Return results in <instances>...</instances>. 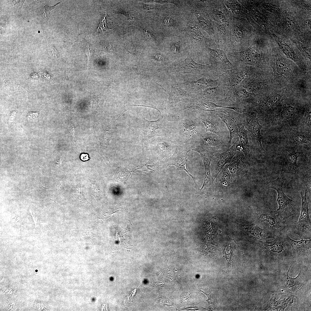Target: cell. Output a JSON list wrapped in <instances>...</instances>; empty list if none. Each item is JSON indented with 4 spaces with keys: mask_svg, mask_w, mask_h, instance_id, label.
Returning a JSON list of instances; mask_svg holds the SVG:
<instances>
[{
    "mask_svg": "<svg viewBox=\"0 0 311 311\" xmlns=\"http://www.w3.org/2000/svg\"><path fill=\"white\" fill-rule=\"evenodd\" d=\"M311 96L296 93L286 98L272 114L265 117L263 126L282 130L299 127Z\"/></svg>",
    "mask_w": 311,
    "mask_h": 311,
    "instance_id": "cell-1",
    "label": "cell"
},
{
    "mask_svg": "<svg viewBox=\"0 0 311 311\" xmlns=\"http://www.w3.org/2000/svg\"><path fill=\"white\" fill-rule=\"evenodd\" d=\"M168 122L171 135L168 137L176 145L186 144L191 147L205 132L204 125L198 117L179 119Z\"/></svg>",
    "mask_w": 311,
    "mask_h": 311,
    "instance_id": "cell-2",
    "label": "cell"
},
{
    "mask_svg": "<svg viewBox=\"0 0 311 311\" xmlns=\"http://www.w3.org/2000/svg\"><path fill=\"white\" fill-rule=\"evenodd\" d=\"M296 93H298L293 85L285 88L276 87L257 96L246 109L256 113L259 119H263L273 113L286 98Z\"/></svg>",
    "mask_w": 311,
    "mask_h": 311,
    "instance_id": "cell-3",
    "label": "cell"
},
{
    "mask_svg": "<svg viewBox=\"0 0 311 311\" xmlns=\"http://www.w3.org/2000/svg\"><path fill=\"white\" fill-rule=\"evenodd\" d=\"M272 58L268 67L276 87L285 88L292 86L304 75L298 67L284 56L275 55Z\"/></svg>",
    "mask_w": 311,
    "mask_h": 311,
    "instance_id": "cell-4",
    "label": "cell"
},
{
    "mask_svg": "<svg viewBox=\"0 0 311 311\" xmlns=\"http://www.w3.org/2000/svg\"><path fill=\"white\" fill-rule=\"evenodd\" d=\"M284 173L280 174L275 180L269 182L267 185L269 188L274 189L277 192V202L278 208L274 211L276 216L284 223L290 217L297 214L300 210L298 202L289 198L284 193L283 187L286 180L282 179Z\"/></svg>",
    "mask_w": 311,
    "mask_h": 311,
    "instance_id": "cell-5",
    "label": "cell"
},
{
    "mask_svg": "<svg viewBox=\"0 0 311 311\" xmlns=\"http://www.w3.org/2000/svg\"><path fill=\"white\" fill-rule=\"evenodd\" d=\"M238 120L244 126L250 138L251 146L254 150L258 153L264 151L261 143V129L263 126L260 124L259 118L255 112L247 110L238 116H236Z\"/></svg>",
    "mask_w": 311,
    "mask_h": 311,
    "instance_id": "cell-6",
    "label": "cell"
},
{
    "mask_svg": "<svg viewBox=\"0 0 311 311\" xmlns=\"http://www.w3.org/2000/svg\"><path fill=\"white\" fill-rule=\"evenodd\" d=\"M235 54L239 61L245 65L262 70L268 68L264 53L257 46H251Z\"/></svg>",
    "mask_w": 311,
    "mask_h": 311,
    "instance_id": "cell-7",
    "label": "cell"
},
{
    "mask_svg": "<svg viewBox=\"0 0 311 311\" xmlns=\"http://www.w3.org/2000/svg\"><path fill=\"white\" fill-rule=\"evenodd\" d=\"M193 146L200 147L214 153L225 151L230 147L229 141L225 138L210 132H205L202 134L199 139L191 147Z\"/></svg>",
    "mask_w": 311,
    "mask_h": 311,
    "instance_id": "cell-8",
    "label": "cell"
},
{
    "mask_svg": "<svg viewBox=\"0 0 311 311\" xmlns=\"http://www.w3.org/2000/svg\"><path fill=\"white\" fill-rule=\"evenodd\" d=\"M307 191L306 189L304 195L301 192L302 199L301 213L294 227L295 233L302 239L311 238V223L308 209L309 201H307Z\"/></svg>",
    "mask_w": 311,
    "mask_h": 311,
    "instance_id": "cell-9",
    "label": "cell"
},
{
    "mask_svg": "<svg viewBox=\"0 0 311 311\" xmlns=\"http://www.w3.org/2000/svg\"><path fill=\"white\" fill-rule=\"evenodd\" d=\"M191 150L190 146L187 144L182 143L176 145L173 154L170 158L164 161L162 166L164 168H166L170 165H174L176 167L177 171H185L192 179L198 188L194 178L189 173L186 168L187 153Z\"/></svg>",
    "mask_w": 311,
    "mask_h": 311,
    "instance_id": "cell-10",
    "label": "cell"
},
{
    "mask_svg": "<svg viewBox=\"0 0 311 311\" xmlns=\"http://www.w3.org/2000/svg\"><path fill=\"white\" fill-rule=\"evenodd\" d=\"M257 215L258 221L264 228L276 234L286 230L287 226L276 216L274 211L266 209Z\"/></svg>",
    "mask_w": 311,
    "mask_h": 311,
    "instance_id": "cell-11",
    "label": "cell"
},
{
    "mask_svg": "<svg viewBox=\"0 0 311 311\" xmlns=\"http://www.w3.org/2000/svg\"><path fill=\"white\" fill-rule=\"evenodd\" d=\"M298 145L287 144L281 149V155L282 160L281 172L283 173L294 174L297 172Z\"/></svg>",
    "mask_w": 311,
    "mask_h": 311,
    "instance_id": "cell-12",
    "label": "cell"
},
{
    "mask_svg": "<svg viewBox=\"0 0 311 311\" xmlns=\"http://www.w3.org/2000/svg\"><path fill=\"white\" fill-rule=\"evenodd\" d=\"M160 136L153 138L151 149L155 156L154 159L161 161L164 158H169L176 145L168 137Z\"/></svg>",
    "mask_w": 311,
    "mask_h": 311,
    "instance_id": "cell-13",
    "label": "cell"
},
{
    "mask_svg": "<svg viewBox=\"0 0 311 311\" xmlns=\"http://www.w3.org/2000/svg\"><path fill=\"white\" fill-rule=\"evenodd\" d=\"M276 40L280 51L286 57L295 63L304 74L311 75V65L305 62L293 48L278 37H276Z\"/></svg>",
    "mask_w": 311,
    "mask_h": 311,
    "instance_id": "cell-14",
    "label": "cell"
},
{
    "mask_svg": "<svg viewBox=\"0 0 311 311\" xmlns=\"http://www.w3.org/2000/svg\"><path fill=\"white\" fill-rule=\"evenodd\" d=\"M169 82L171 86L170 93L167 92L159 85L168 94V100L165 107L166 110L176 107L179 102L185 100H189L190 98L189 92L183 87L181 83L177 82L172 78L170 79Z\"/></svg>",
    "mask_w": 311,
    "mask_h": 311,
    "instance_id": "cell-15",
    "label": "cell"
},
{
    "mask_svg": "<svg viewBox=\"0 0 311 311\" xmlns=\"http://www.w3.org/2000/svg\"><path fill=\"white\" fill-rule=\"evenodd\" d=\"M191 150L196 151L200 154L204 166V182L202 188L197 193L199 194V196L208 193L210 190L213 182V178L210 174V165L214 153L197 146H193Z\"/></svg>",
    "mask_w": 311,
    "mask_h": 311,
    "instance_id": "cell-16",
    "label": "cell"
},
{
    "mask_svg": "<svg viewBox=\"0 0 311 311\" xmlns=\"http://www.w3.org/2000/svg\"><path fill=\"white\" fill-rule=\"evenodd\" d=\"M208 112L200 113L198 117L204 125L205 132H210L225 138V131L222 120L216 113L214 115Z\"/></svg>",
    "mask_w": 311,
    "mask_h": 311,
    "instance_id": "cell-17",
    "label": "cell"
},
{
    "mask_svg": "<svg viewBox=\"0 0 311 311\" xmlns=\"http://www.w3.org/2000/svg\"><path fill=\"white\" fill-rule=\"evenodd\" d=\"M298 127H288L282 131L287 144L291 145L306 144L311 146V133Z\"/></svg>",
    "mask_w": 311,
    "mask_h": 311,
    "instance_id": "cell-18",
    "label": "cell"
},
{
    "mask_svg": "<svg viewBox=\"0 0 311 311\" xmlns=\"http://www.w3.org/2000/svg\"><path fill=\"white\" fill-rule=\"evenodd\" d=\"M186 30L191 44L194 46H206V43L208 39L202 33L200 27L197 22L193 18L188 17L186 21Z\"/></svg>",
    "mask_w": 311,
    "mask_h": 311,
    "instance_id": "cell-19",
    "label": "cell"
},
{
    "mask_svg": "<svg viewBox=\"0 0 311 311\" xmlns=\"http://www.w3.org/2000/svg\"><path fill=\"white\" fill-rule=\"evenodd\" d=\"M161 117L160 115L157 120L154 121H149L145 118L141 119L138 128L139 137L141 140L145 141L159 136L157 134L156 130L160 128L159 124Z\"/></svg>",
    "mask_w": 311,
    "mask_h": 311,
    "instance_id": "cell-20",
    "label": "cell"
},
{
    "mask_svg": "<svg viewBox=\"0 0 311 311\" xmlns=\"http://www.w3.org/2000/svg\"><path fill=\"white\" fill-rule=\"evenodd\" d=\"M197 5L199 8L196 6L192 10L197 20V23L200 28L206 32L210 36L212 40L215 39V32L213 21L209 14L207 9L200 8L199 5Z\"/></svg>",
    "mask_w": 311,
    "mask_h": 311,
    "instance_id": "cell-21",
    "label": "cell"
},
{
    "mask_svg": "<svg viewBox=\"0 0 311 311\" xmlns=\"http://www.w3.org/2000/svg\"><path fill=\"white\" fill-rule=\"evenodd\" d=\"M206 65L196 62L191 58V54H189L185 60L176 64L173 71L177 74L183 75L187 73L196 74L207 67Z\"/></svg>",
    "mask_w": 311,
    "mask_h": 311,
    "instance_id": "cell-22",
    "label": "cell"
},
{
    "mask_svg": "<svg viewBox=\"0 0 311 311\" xmlns=\"http://www.w3.org/2000/svg\"><path fill=\"white\" fill-rule=\"evenodd\" d=\"M240 142L237 139L233 144L228 149L219 154L217 158V162L213 173V176H217L221 169L227 163L232 160L234 157L237 153L236 149L237 145Z\"/></svg>",
    "mask_w": 311,
    "mask_h": 311,
    "instance_id": "cell-23",
    "label": "cell"
},
{
    "mask_svg": "<svg viewBox=\"0 0 311 311\" xmlns=\"http://www.w3.org/2000/svg\"><path fill=\"white\" fill-rule=\"evenodd\" d=\"M218 83V81L217 79L213 80L202 77L196 80L187 81L181 83V84L185 89L190 92L216 87L217 86Z\"/></svg>",
    "mask_w": 311,
    "mask_h": 311,
    "instance_id": "cell-24",
    "label": "cell"
},
{
    "mask_svg": "<svg viewBox=\"0 0 311 311\" xmlns=\"http://www.w3.org/2000/svg\"><path fill=\"white\" fill-rule=\"evenodd\" d=\"M216 113L221 120L226 125L230 133L229 143L231 146V142L233 138L238 136V130L237 122L233 114L225 111V113L217 112Z\"/></svg>",
    "mask_w": 311,
    "mask_h": 311,
    "instance_id": "cell-25",
    "label": "cell"
},
{
    "mask_svg": "<svg viewBox=\"0 0 311 311\" xmlns=\"http://www.w3.org/2000/svg\"><path fill=\"white\" fill-rule=\"evenodd\" d=\"M245 30L241 20L233 18L231 26V45L240 47L244 38Z\"/></svg>",
    "mask_w": 311,
    "mask_h": 311,
    "instance_id": "cell-26",
    "label": "cell"
},
{
    "mask_svg": "<svg viewBox=\"0 0 311 311\" xmlns=\"http://www.w3.org/2000/svg\"><path fill=\"white\" fill-rule=\"evenodd\" d=\"M207 51L211 60L214 64L228 67L233 65L223 50L220 48H207Z\"/></svg>",
    "mask_w": 311,
    "mask_h": 311,
    "instance_id": "cell-27",
    "label": "cell"
},
{
    "mask_svg": "<svg viewBox=\"0 0 311 311\" xmlns=\"http://www.w3.org/2000/svg\"><path fill=\"white\" fill-rule=\"evenodd\" d=\"M286 238L292 248L293 252L299 255L307 254L310 253L311 239H302L300 240H295L286 235Z\"/></svg>",
    "mask_w": 311,
    "mask_h": 311,
    "instance_id": "cell-28",
    "label": "cell"
},
{
    "mask_svg": "<svg viewBox=\"0 0 311 311\" xmlns=\"http://www.w3.org/2000/svg\"><path fill=\"white\" fill-rule=\"evenodd\" d=\"M238 128V136L240 142L243 147L242 151L244 153L245 158L248 162H250L251 158L250 153V146L247 131L244 126L235 116Z\"/></svg>",
    "mask_w": 311,
    "mask_h": 311,
    "instance_id": "cell-29",
    "label": "cell"
},
{
    "mask_svg": "<svg viewBox=\"0 0 311 311\" xmlns=\"http://www.w3.org/2000/svg\"><path fill=\"white\" fill-rule=\"evenodd\" d=\"M218 86L215 87L208 88L204 90L199 94L196 99L194 102L196 103L203 102H213L215 101V96L219 90Z\"/></svg>",
    "mask_w": 311,
    "mask_h": 311,
    "instance_id": "cell-30",
    "label": "cell"
},
{
    "mask_svg": "<svg viewBox=\"0 0 311 311\" xmlns=\"http://www.w3.org/2000/svg\"><path fill=\"white\" fill-rule=\"evenodd\" d=\"M311 100L308 102L305 113L298 127L299 128L305 131L311 133Z\"/></svg>",
    "mask_w": 311,
    "mask_h": 311,
    "instance_id": "cell-31",
    "label": "cell"
},
{
    "mask_svg": "<svg viewBox=\"0 0 311 311\" xmlns=\"http://www.w3.org/2000/svg\"><path fill=\"white\" fill-rule=\"evenodd\" d=\"M163 23L168 30L170 31H175L179 30L181 25L179 19L174 15L169 13L164 17Z\"/></svg>",
    "mask_w": 311,
    "mask_h": 311,
    "instance_id": "cell-32",
    "label": "cell"
},
{
    "mask_svg": "<svg viewBox=\"0 0 311 311\" xmlns=\"http://www.w3.org/2000/svg\"><path fill=\"white\" fill-rule=\"evenodd\" d=\"M201 108L207 110H215L214 109L217 108H223L231 109L240 113H243L246 112V109L242 107H230L224 106L217 104L215 103L211 102H203L197 103Z\"/></svg>",
    "mask_w": 311,
    "mask_h": 311,
    "instance_id": "cell-33",
    "label": "cell"
},
{
    "mask_svg": "<svg viewBox=\"0 0 311 311\" xmlns=\"http://www.w3.org/2000/svg\"><path fill=\"white\" fill-rule=\"evenodd\" d=\"M183 110H186L189 111L200 113L208 111L221 112V111L210 110L203 109L200 107L199 105L196 103L192 102L191 103H187L184 105L183 107Z\"/></svg>",
    "mask_w": 311,
    "mask_h": 311,
    "instance_id": "cell-34",
    "label": "cell"
},
{
    "mask_svg": "<svg viewBox=\"0 0 311 311\" xmlns=\"http://www.w3.org/2000/svg\"><path fill=\"white\" fill-rule=\"evenodd\" d=\"M60 2H58L53 6H50L47 5H40L38 7H36V12L38 14L41 16L42 17H45V18L48 20L49 18L48 16L50 14L51 11L54 9L55 6L59 4Z\"/></svg>",
    "mask_w": 311,
    "mask_h": 311,
    "instance_id": "cell-35",
    "label": "cell"
},
{
    "mask_svg": "<svg viewBox=\"0 0 311 311\" xmlns=\"http://www.w3.org/2000/svg\"><path fill=\"white\" fill-rule=\"evenodd\" d=\"M77 237L81 240L88 241L94 237V235L88 230H75Z\"/></svg>",
    "mask_w": 311,
    "mask_h": 311,
    "instance_id": "cell-36",
    "label": "cell"
},
{
    "mask_svg": "<svg viewBox=\"0 0 311 311\" xmlns=\"http://www.w3.org/2000/svg\"><path fill=\"white\" fill-rule=\"evenodd\" d=\"M182 43L180 41H174L171 43L170 47V52L175 56H178L180 53Z\"/></svg>",
    "mask_w": 311,
    "mask_h": 311,
    "instance_id": "cell-37",
    "label": "cell"
},
{
    "mask_svg": "<svg viewBox=\"0 0 311 311\" xmlns=\"http://www.w3.org/2000/svg\"><path fill=\"white\" fill-rule=\"evenodd\" d=\"M151 58L154 60L159 62H165L168 61V59L166 56L159 53L153 54L151 56Z\"/></svg>",
    "mask_w": 311,
    "mask_h": 311,
    "instance_id": "cell-38",
    "label": "cell"
},
{
    "mask_svg": "<svg viewBox=\"0 0 311 311\" xmlns=\"http://www.w3.org/2000/svg\"><path fill=\"white\" fill-rule=\"evenodd\" d=\"M12 6L18 10L19 12H21V8L24 1H10Z\"/></svg>",
    "mask_w": 311,
    "mask_h": 311,
    "instance_id": "cell-39",
    "label": "cell"
},
{
    "mask_svg": "<svg viewBox=\"0 0 311 311\" xmlns=\"http://www.w3.org/2000/svg\"><path fill=\"white\" fill-rule=\"evenodd\" d=\"M39 115H40L39 112H30L27 115V119L30 121H34L37 119L39 117Z\"/></svg>",
    "mask_w": 311,
    "mask_h": 311,
    "instance_id": "cell-40",
    "label": "cell"
},
{
    "mask_svg": "<svg viewBox=\"0 0 311 311\" xmlns=\"http://www.w3.org/2000/svg\"><path fill=\"white\" fill-rule=\"evenodd\" d=\"M144 32L145 36L148 39L154 42L156 41V39L155 37L152 33L146 30H145Z\"/></svg>",
    "mask_w": 311,
    "mask_h": 311,
    "instance_id": "cell-41",
    "label": "cell"
},
{
    "mask_svg": "<svg viewBox=\"0 0 311 311\" xmlns=\"http://www.w3.org/2000/svg\"><path fill=\"white\" fill-rule=\"evenodd\" d=\"M17 111H14L10 113L9 114L7 120L9 126H10L11 124L14 122Z\"/></svg>",
    "mask_w": 311,
    "mask_h": 311,
    "instance_id": "cell-42",
    "label": "cell"
},
{
    "mask_svg": "<svg viewBox=\"0 0 311 311\" xmlns=\"http://www.w3.org/2000/svg\"><path fill=\"white\" fill-rule=\"evenodd\" d=\"M80 159L83 161L88 160L90 159L87 153H82L81 154L80 156Z\"/></svg>",
    "mask_w": 311,
    "mask_h": 311,
    "instance_id": "cell-43",
    "label": "cell"
},
{
    "mask_svg": "<svg viewBox=\"0 0 311 311\" xmlns=\"http://www.w3.org/2000/svg\"><path fill=\"white\" fill-rule=\"evenodd\" d=\"M30 213L32 217L34 222L35 224V226H37L38 223L37 217L34 212L31 211Z\"/></svg>",
    "mask_w": 311,
    "mask_h": 311,
    "instance_id": "cell-44",
    "label": "cell"
}]
</instances>
